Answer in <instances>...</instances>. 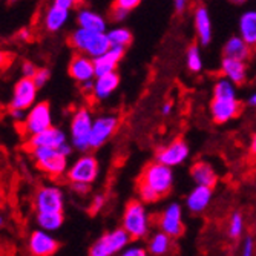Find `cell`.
<instances>
[{"instance_id":"obj_13","label":"cell","mask_w":256,"mask_h":256,"mask_svg":"<svg viewBox=\"0 0 256 256\" xmlns=\"http://www.w3.org/2000/svg\"><path fill=\"white\" fill-rule=\"evenodd\" d=\"M60 248L58 241L51 235V232L36 228L31 232L28 240V250L32 256H54Z\"/></svg>"},{"instance_id":"obj_7","label":"cell","mask_w":256,"mask_h":256,"mask_svg":"<svg viewBox=\"0 0 256 256\" xmlns=\"http://www.w3.org/2000/svg\"><path fill=\"white\" fill-rule=\"evenodd\" d=\"M92 115L86 108L78 109L71 120V136H72V146L77 150H88L89 149V135L92 129Z\"/></svg>"},{"instance_id":"obj_40","label":"cell","mask_w":256,"mask_h":256,"mask_svg":"<svg viewBox=\"0 0 256 256\" xmlns=\"http://www.w3.org/2000/svg\"><path fill=\"white\" fill-rule=\"evenodd\" d=\"M140 2H142V0H115V5H118L120 8L126 11H132L134 8L140 5Z\"/></svg>"},{"instance_id":"obj_45","label":"cell","mask_w":256,"mask_h":256,"mask_svg":"<svg viewBox=\"0 0 256 256\" xmlns=\"http://www.w3.org/2000/svg\"><path fill=\"white\" fill-rule=\"evenodd\" d=\"M10 60V56L5 51H0V68H4Z\"/></svg>"},{"instance_id":"obj_4","label":"cell","mask_w":256,"mask_h":256,"mask_svg":"<svg viewBox=\"0 0 256 256\" xmlns=\"http://www.w3.org/2000/svg\"><path fill=\"white\" fill-rule=\"evenodd\" d=\"M31 156L38 170L51 178H60L68 170V156L54 148H32Z\"/></svg>"},{"instance_id":"obj_14","label":"cell","mask_w":256,"mask_h":256,"mask_svg":"<svg viewBox=\"0 0 256 256\" xmlns=\"http://www.w3.org/2000/svg\"><path fill=\"white\" fill-rule=\"evenodd\" d=\"M188 156H189V146L181 138L174 140L172 143L161 148L156 152V161L162 162V164H166L169 168L181 164V162L188 160Z\"/></svg>"},{"instance_id":"obj_26","label":"cell","mask_w":256,"mask_h":256,"mask_svg":"<svg viewBox=\"0 0 256 256\" xmlns=\"http://www.w3.org/2000/svg\"><path fill=\"white\" fill-rule=\"evenodd\" d=\"M77 25L80 28L96 31V32H104L106 31V20L96 11L90 10H80L77 14Z\"/></svg>"},{"instance_id":"obj_46","label":"cell","mask_w":256,"mask_h":256,"mask_svg":"<svg viewBox=\"0 0 256 256\" xmlns=\"http://www.w3.org/2000/svg\"><path fill=\"white\" fill-rule=\"evenodd\" d=\"M170 110H172V104L170 103H164V106H162V114L168 115Z\"/></svg>"},{"instance_id":"obj_42","label":"cell","mask_w":256,"mask_h":256,"mask_svg":"<svg viewBox=\"0 0 256 256\" xmlns=\"http://www.w3.org/2000/svg\"><path fill=\"white\" fill-rule=\"evenodd\" d=\"M26 110H22V109H14V108H10V117L16 122V123H22L26 117Z\"/></svg>"},{"instance_id":"obj_21","label":"cell","mask_w":256,"mask_h":256,"mask_svg":"<svg viewBox=\"0 0 256 256\" xmlns=\"http://www.w3.org/2000/svg\"><path fill=\"white\" fill-rule=\"evenodd\" d=\"M252 46L240 36V37H232L227 40V43L224 44V57H230V58H236V60H242L247 62L252 57Z\"/></svg>"},{"instance_id":"obj_11","label":"cell","mask_w":256,"mask_h":256,"mask_svg":"<svg viewBox=\"0 0 256 256\" xmlns=\"http://www.w3.org/2000/svg\"><path fill=\"white\" fill-rule=\"evenodd\" d=\"M37 90H38V88L36 86V83H34L32 78L22 77L14 84L10 108L22 109V110H30L36 104Z\"/></svg>"},{"instance_id":"obj_22","label":"cell","mask_w":256,"mask_h":256,"mask_svg":"<svg viewBox=\"0 0 256 256\" xmlns=\"http://www.w3.org/2000/svg\"><path fill=\"white\" fill-rule=\"evenodd\" d=\"M69 20V11L60 6L51 5L43 17V26L48 32H58Z\"/></svg>"},{"instance_id":"obj_44","label":"cell","mask_w":256,"mask_h":256,"mask_svg":"<svg viewBox=\"0 0 256 256\" xmlns=\"http://www.w3.org/2000/svg\"><path fill=\"white\" fill-rule=\"evenodd\" d=\"M189 0H174V6L178 12H182L186 8H188Z\"/></svg>"},{"instance_id":"obj_5","label":"cell","mask_w":256,"mask_h":256,"mask_svg":"<svg viewBox=\"0 0 256 256\" xmlns=\"http://www.w3.org/2000/svg\"><path fill=\"white\" fill-rule=\"evenodd\" d=\"M130 235L120 227L103 234L89 248V256H115L130 242Z\"/></svg>"},{"instance_id":"obj_48","label":"cell","mask_w":256,"mask_h":256,"mask_svg":"<svg viewBox=\"0 0 256 256\" xmlns=\"http://www.w3.org/2000/svg\"><path fill=\"white\" fill-rule=\"evenodd\" d=\"M248 104L253 106V108H256V94H253V96L248 98Z\"/></svg>"},{"instance_id":"obj_12","label":"cell","mask_w":256,"mask_h":256,"mask_svg":"<svg viewBox=\"0 0 256 256\" xmlns=\"http://www.w3.org/2000/svg\"><path fill=\"white\" fill-rule=\"evenodd\" d=\"M156 224L161 232L170 235L172 238H178L184 234L182 224V210L181 206L176 202L169 204L164 210L156 216Z\"/></svg>"},{"instance_id":"obj_51","label":"cell","mask_w":256,"mask_h":256,"mask_svg":"<svg viewBox=\"0 0 256 256\" xmlns=\"http://www.w3.org/2000/svg\"><path fill=\"white\" fill-rule=\"evenodd\" d=\"M76 2H77V4H82V2H84V0H76Z\"/></svg>"},{"instance_id":"obj_3","label":"cell","mask_w":256,"mask_h":256,"mask_svg":"<svg viewBox=\"0 0 256 256\" xmlns=\"http://www.w3.org/2000/svg\"><path fill=\"white\" fill-rule=\"evenodd\" d=\"M122 227L130 235L132 240H143L148 236L150 228V220L142 201L130 200L126 204Z\"/></svg>"},{"instance_id":"obj_9","label":"cell","mask_w":256,"mask_h":256,"mask_svg":"<svg viewBox=\"0 0 256 256\" xmlns=\"http://www.w3.org/2000/svg\"><path fill=\"white\" fill-rule=\"evenodd\" d=\"M120 120L115 115H102L92 123L90 135H89V149H98L104 143H108L110 136L118 129Z\"/></svg>"},{"instance_id":"obj_34","label":"cell","mask_w":256,"mask_h":256,"mask_svg":"<svg viewBox=\"0 0 256 256\" xmlns=\"http://www.w3.org/2000/svg\"><path fill=\"white\" fill-rule=\"evenodd\" d=\"M50 77H51V72L48 71V69H44V68H42V69H38L37 71V74L32 77V80H34V83H36V86L40 89V88H43L46 83L50 82Z\"/></svg>"},{"instance_id":"obj_49","label":"cell","mask_w":256,"mask_h":256,"mask_svg":"<svg viewBox=\"0 0 256 256\" xmlns=\"http://www.w3.org/2000/svg\"><path fill=\"white\" fill-rule=\"evenodd\" d=\"M4 226H5V216H4V214H0V228Z\"/></svg>"},{"instance_id":"obj_27","label":"cell","mask_w":256,"mask_h":256,"mask_svg":"<svg viewBox=\"0 0 256 256\" xmlns=\"http://www.w3.org/2000/svg\"><path fill=\"white\" fill-rule=\"evenodd\" d=\"M172 247H174L172 236L160 230L150 236L149 244H148V252L152 256H168Z\"/></svg>"},{"instance_id":"obj_24","label":"cell","mask_w":256,"mask_h":256,"mask_svg":"<svg viewBox=\"0 0 256 256\" xmlns=\"http://www.w3.org/2000/svg\"><path fill=\"white\" fill-rule=\"evenodd\" d=\"M195 30H196V36L200 43L207 44L212 40V22H210V16H208L207 8L204 6H198L195 10Z\"/></svg>"},{"instance_id":"obj_28","label":"cell","mask_w":256,"mask_h":256,"mask_svg":"<svg viewBox=\"0 0 256 256\" xmlns=\"http://www.w3.org/2000/svg\"><path fill=\"white\" fill-rule=\"evenodd\" d=\"M240 36L256 48V11H247L240 18Z\"/></svg>"},{"instance_id":"obj_25","label":"cell","mask_w":256,"mask_h":256,"mask_svg":"<svg viewBox=\"0 0 256 256\" xmlns=\"http://www.w3.org/2000/svg\"><path fill=\"white\" fill-rule=\"evenodd\" d=\"M190 175L194 178V181L198 186H207V188H215V184L218 181L216 172L214 170V168L206 161H198L192 166L190 169Z\"/></svg>"},{"instance_id":"obj_16","label":"cell","mask_w":256,"mask_h":256,"mask_svg":"<svg viewBox=\"0 0 256 256\" xmlns=\"http://www.w3.org/2000/svg\"><path fill=\"white\" fill-rule=\"evenodd\" d=\"M69 76H71L76 82L80 84L84 82L94 80L96 76V66H94V58L86 56V54H76L71 58L69 63Z\"/></svg>"},{"instance_id":"obj_10","label":"cell","mask_w":256,"mask_h":256,"mask_svg":"<svg viewBox=\"0 0 256 256\" xmlns=\"http://www.w3.org/2000/svg\"><path fill=\"white\" fill-rule=\"evenodd\" d=\"M37 212H63L64 195L60 188L56 186H42L36 192L34 198Z\"/></svg>"},{"instance_id":"obj_41","label":"cell","mask_w":256,"mask_h":256,"mask_svg":"<svg viewBox=\"0 0 256 256\" xmlns=\"http://www.w3.org/2000/svg\"><path fill=\"white\" fill-rule=\"evenodd\" d=\"M148 254L149 252L143 247H130V248H126L122 256H148Z\"/></svg>"},{"instance_id":"obj_36","label":"cell","mask_w":256,"mask_h":256,"mask_svg":"<svg viewBox=\"0 0 256 256\" xmlns=\"http://www.w3.org/2000/svg\"><path fill=\"white\" fill-rule=\"evenodd\" d=\"M254 240L252 235H247L244 238V246H242V254L241 256H254Z\"/></svg>"},{"instance_id":"obj_17","label":"cell","mask_w":256,"mask_h":256,"mask_svg":"<svg viewBox=\"0 0 256 256\" xmlns=\"http://www.w3.org/2000/svg\"><path fill=\"white\" fill-rule=\"evenodd\" d=\"M63 143H66V135L62 129L54 126L44 129L26 140V144L30 149L32 148H54L58 149Z\"/></svg>"},{"instance_id":"obj_50","label":"cell","mask_w":256,"mask_h":256,"mask_svg":"<svg viewBox=\"0 0 256 256\" xmlns=\"http://www.w3.org/2000/svg\"><path fill=\"white\" fill-rule=\"evenodd\" d=\"M232 2L236 4V5H241V4H244V2H246V0H232Z\"/></svg>"},{"instance_id":"obj_1","label":"cell","mask_w":256,"mask_h":256,"mask_svg":"<svg viewBox=\"0 0 256 256\" xmlns=\"http://www.w3.org/2000/svg\"><path fill=\"white\" fill-rule=\"evenodd\" d=\"M174 186L172 168L160 161L149 162L136 180V194L144 202H156L170 194Z\"/></svg>"},{"instance_id":"obj_38","label":"cell","mask_w":256,"mask_h":256,"mask_svg":"<svg viewBox=\"0 0 256 256\" xmlns=\"http://www.w3.org/2000/svg\"><path fill=\"white\" fill-rule=\"evenodd\" d=\"M104 202H106V198L103 195H97L94 200H92V202H90V207H89L90 214H98L102 208L104 207Z\"/></svg>"},{"instance_id":"obj_32","label":"cell","mask_w":256,"mask_h":256,"mask_svg":"<svg viewBox=\"0 0 256 256\" xmlns=\"http://www.w3.org/2000/svg\"><path fill=\"white\" fill-rule=\"evenodd\" d=\"M186 63H188V68L190 72H200L202 68V58H201V52L198 44H192L189 46L188 54H186Z\"/></svg>"},{"instance_id":"obj_43","label":"cell","mask_w":256,"mask_h":256,"mask_svg":"<svg viewBox=\"0 0 256 256\" xmlns=\"http://www.w3.org/2000/svg\"><path fill=\"white\" fill-rule=\"evenodd\" d=\"M76 4H77L76 0H52V5L60 6V8L68 10V11H71V10L74 8Z\"/></svg>"},{"instance_id":"obj_29","label":"cell","mask_w":256,"mask_h":256,"mask_svg":"<svg viewBox=\"0 0 256 256\" xmlns=\"http://www.w3.org/2000/svg\"><path fill=\"white\" fill-rule=\"evenodd\" d=\"M64 216L63 212H37L36 222L38 228H43L46 232H56L63 226Z\"/></svg>"},{"instance_id":"obj_19","label":"cell","mask_w":256,"mask_h":256,"mask_svg":"<svg viewBox=\"0 0 256 256\" xmlns=\"http://www.w3.org/2000/svg\"><path fill=\"white\" fill-rule=\"evenodd\" d=\"M221 72L235 84H242L247 78V64L242 60L224 57L221 63Z\"/></svg>"},{"instance_id":"obj_6","label":"cell","mask_w":256,"mask_h":256,"mask_svg":"<svg viewBox=\"0 0 256 256\" xmlns=\"http://www.w3.org/2000/svg\"><path fill=\"white\" fill-rule=\"evenodd\" d=\"M51 126H52V112L50 103L38 102L28 110L25 120L22 122V135L30 138Z\"/></svg>"},{"instance_id":"obj_39","label":"cell","mask_w":256,"mask_h":256,"mask_svg":"<svg viewBox=\"0 0 256 256\" xmlns=\"http://www.w3.org/2000/svg\"><path fill=\"white\" fill-rule=\"evenodd\" d=\"M71 190L77 195H86L90 190V184L88 182H71Z\"/></svg>"},{"instance_id":"obj_37","label":"cell","mask_w":256,"mask_h":256,"mask_svg":"<svg viewBox=\"0 0 256 256\" xmlns=\"http://www.w3.org/2000/svg\"><path fill=\"white\" fill-rule=\"evenodd\" d=\"M128 12L129 11H126V10H123V8H120L118 5H112V8H110V18L114 20V22H122V20H124L126 17H128Z\"/></svg>"},{"instance_id":"obj_20","label":"cell","mask_w":256,"mask_h":256,"mask_svg":"<svg viewBox=\"0 0 256 256\" xmlns=\"http://www.w3.org/2000/svg\"><path fill=\"white\" fill-rule=\"evenodd\" d=\"M212 201V188L207 186H196V188L189 194L186 204H188L189 210L194 214H201L204 208Z\"/></svg>"},{"instance_id":"obj_23","label":"cell","mask_w":256,"mask_h":256,"mask_svg":"<svg viewBox=\"0 0 256 256\" xmlns=\"http://www.w3.org/2000/svg\"><path fill=\"white\" fill-rule=\"evenodd\" d=\"M118 83H120V77L117 72H109V74L98 76L94 82L92 94H94L96 98L103 100V98L109 97L112 92L118 88Z\"/></svg>"},{"instance_id":"obj_30","label":"cell","mask_w":256,"mask_h":256,"mask_svg":"<svg viewBox=\"0 0 256 256\" xmlns=\"http://www.w3.org/2000/svg\"><path fill=\"white\" fill-rule=\"evenodd\" d=\"M108 38L112 48H128L132 43V32L126 28H115L108 32Z\"/></svg>"},{"instance_id":"obj_8","label":"cell","mask_w":256,"mask_h":256,"mask_svg":"<svg viewBox=\"0 0 256 256\" xmlns=\"http://www.w3.org/2000/svg\"><path fill=\"white\" fill-rule=\"evenodd\" d=\"M98 161L94 155H83L66 170L69 182H88L92 184L98 176Z\"/></svg>"},{"instance_id":"obj_47","label":"cell","mask_w":256,"mask_h":256,"mask_svg":"<svg viewBox=\"0 0 256 256\" xmlns=\"http://www.w3.org/2000/svg\"><path fill=\"white\" fill-rule=\"evenodd\" d=\"M250 150H252L253 154H256V135L252 138V143H250Z\"/></svg>"},{"instance_id":"obj_35","label":"cell","mask_w":256,"mask_h":256,"mask_svg":"<svg viewBox=\"0 0 256 256\" xmlns=\"http://www.w3.org/2000/svg\"><path fill=\"white\" fill-rule=\"evenodd\" d=\"M38 71V68L36 66V63L32 62H23L22 64V77H26V78H32Z\"/></svg>"},{"instance_id":"obj_33","label":"cell","mask_w":256,"mask_h":256,"mask_svg":"<svg viewBox=\"0 0 256 256\" xmlns=\"http://www.w3.org/2000/svg\"><path fill=\"white\" fill-rule=\"evenodd\" d=\"M244 230V218L240 212H235L230 216V222H228V236L232 240H238L242 235Z\"/></svg>"},{"instance_id":"obj_18","label":"cell","mask_w":256,"mask_h":256,"mask_svg":"<svg viewBox=\"0 0 256 256\" xmlns=\"http://www.w3.org/2000/svg\"><path fill=\"white\" fill-rule=\"evenodd\" d=\"M124 54V48H109L104 54L98 56L94 58V66H96V76H103L109 72H115L117 64L120 63L122 57Z\"/></svg>"},{"instance_id":"obj_2","label":"cell","mask_w":256,"mask_h":256,"mask_svg":"<svg viewBox=\"0 0 256 256\" xmlns=\"http://www.w3.org/2000/svg\"><path fill=\"white\" fill-rule=\"evenodd\" d=\"M69 44H71L77 52L86 54L92 58L104 54L110 48V43H109L106 32H96V31H89L80 26L69 36Z\"/></svg>"},{"instance_id":"obj_15","label":"cell","mask_w":256,"mask_h":256,"mask_svg":"<svg viewBox=\"0 0 256 256\" xmlns=\"http://www.w3.org/2000/svg\"><path fill=\"white\" fill-rule=\"evenodd\" d=\"M241 112V103L238 98H214L210 103V114L215 123L222 124L238 117Z\"/></svg>"},{"instance_id":"obj_31","label":"cell","mask_w":256,"mask_h":256,"mask_svg":"<svg viewBox=\"0 0 256 256\" xmlns=\"http://www.w3.org/2000/svg\"><path fill=\"white\" fill-rule=\"evenodd\" d=\"M214 98H236L235 83L228 78H220L214 86Z\"/></svg>"}]
</instances>
